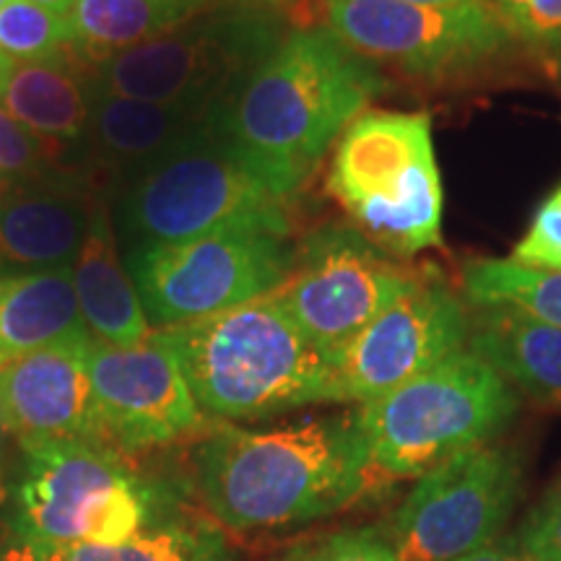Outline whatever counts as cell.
Returning <instances> with one entry per match:
<instances>
[{"label": "cell", "mask_w": 561, "mask_h": 561, "mask_svg": "<svg viewBox=\"0 0 561 561\" xmlns=\"http://www.w3.org/2000/svg\"><path fill=\"white\" fill-rule=\"evenodd\" d=\"M193 479L210 515L231 530L322 520L351 507L371 486L359 413L219 426L193 450Z\"/></svg>", "instance_id": "6da1fadb"}, {"label": "cell", "mask_w": 561, "mask_h": 561, "mask_svg": "<svg viewBox=\"0 0 561 561\" xmlns=\"http://www.w3.org/2000/svg\"><path fill=\"white\" fill-rule=\"evenodd\" d=\"M385 89L377 62L325 26H305L284 34L231 96L219 123L252 170L291 201Z\"/></svg>", "instance_id": "7a4b0ae2"}, {"label": "cell", "mask_w": 561, "mask_h": 561, "mask_svg": "<svg viewBox=\"0 0 561 561\" xmlns=\"http://www.w3.org/2000/svg\"><path fill=\"white\" fill-rule=\"evenodd\" d=\"M157 333L172 346L208 421L242 424L341 403L335 362L273 294Z\"/></svg>", "instance_id": "3957f363"}, {"label": "cell", "mask_w": 561, "mask_h": 561, "mask_svg": "<svg viewBox=\"0 0 561 561\" xmlns=\"http://www.w3.org/2000/svg\"><path fill=\"white\" fill-rule=\"evenodd\" d=\"M219 121L110 195L123 252L237 229L289 237L291 201L252 170Z\"/></svg>", "instance_id": "277c9868"}, {"label": "cell", "mask_w": 561, "mask_h": 561, "mask_svg": "<svg viewBox=\"0 0 561 561\" xmlns=\"http://www.w3.org/2000/svg\"><path fill=\"white\" fill-rule=\"evenodd\" d=\"M9 538L24 546H117L164 520L161 491L115 447L89 439H21Z\"/></svg>", "instance_id": "5b68a950"}, {"label": "cell", "mask_w": 561, "mask_h": 561, "mask_svg": "<svg viewBox=\"0 0 561 561\" xmlns=\"http://www.w3.org/2000/svg\"><path fill=\"white\" fill-rule=\"evenodd\" d=\"M328 191L392 257L442 242V178L426 112L364 110L333 151Z\"/></svg>", "instance_id": "8992f818"}, {"label": "cell", "mask_w": 561, "mask_h": 561, "mask_svg": "<svg viewBox=\"0 0 561 561\" xmlns=\"http://www.w3.org/2000/svg\"><path fill=\"white\" fill-rule=\"evenodd\" d=\"M517 392L471 348L356 409L375 479H421L489 445L517 413Z\"/></svg>", "instance_id": "52a82bcc"}, {"label": "cell", "mask_w": 561, "mask_h": 561, "mask_svg": "<svg viewBox=\"0 0 561 561\" xmlns=\"http://www.w3.org/2000/svg\"><path fill=\"white\" fill-rule=\"evenodd\" d=\"M284 34L278 11L221 0L178 30L89 66L91 79L104 94L224 110Z\"/></svg>", "instance_id": "ba28073f"}, {"label": "cell", "mask_w": 561, "mask_h": 561, "mask_svg": "<svg viewBox=\"0 0 561 561\" xmlns=\"http://www.w3.org/2000/svg\"><path fill=\"white\" fill-rule=\"evenodd\" d=\"M123 257L151 331H161L268 297L291 268L294 244L273 231L237 229Z\"/></svg>", "instance_id": "9c48e42d"}, {"label": "cell", "mask_w": 561, "mask_h": 561, "mask_svg": "<svg viewBox=\"0 0 561 561\" xmlns=\"http://www.w3.org/2000/svg\"><path fill=\"white\" fill-rule=\"evenodd\" d=\"M419 271L396 263L354 224H325L294 248L273 299L339 367L364 328L413 289Z\"/></svg>", "instance_id": "30bf717a"}, {"label": "cell", "mask_w": 561, "mask_h": 561, "mask_svg": "<svg viewBox=\"0 0 561 561\" xmlns=\"http://www.w3.org/2000/svg\"><path fill=\"white\" fill-rule=\"evenodd\" d=\"M322 26L362 58L426 79L486 66L515 39L491 0L473 5L322 0Z\"/></svg>", "instance_id": "8fae6325"}, {"label": "cell", "mask_w": 561, "mask_h": 561, "mask_svg": "<svg viewBox=\"0 0 561 561\" xmlns=\"http://www.w3.org/2000/svg\"><path fill=\"white\" fill-rule=\"evenodd\" d=\"M520 455L481 445L416 479L392 520L401 561H455L502 536L520 496Z\"/></svg>", "instance_id": "7c38bea8"}, {"label": "cell", "mask_w": 561, "mask_h": 561, "mask_svg": "<svg viewBox=\"0 0 561 561\" xmlns=\"http://www.w3.org/2000/svg\"><path fill=\"white\" fill-rule=\"evenodd\" d=\"M471 307L445 278L421 273L413 289L364 328L339 362L341 403L364 405L468 348Z\"/></svg>", "instance_id": "4fadbf2b"}, {"label": "cell", "mask_w": 561, "mask_h": 561, "mask_svg": "<svg viewBox=\"0 0 561 561\" xmlns=\"http://www.w3.org/2000/svg\"><path fill=\"white\" fill-rule=\"evenodd\" d=\"M89 377L110 447L151 450L208 430L180 359L157 331L136 346L91 339Z\"/></svg>", "instance_id": "5bb4252c"}, {"label": "cell", "mask_w": 561, "mask_h": 561, "mask_svg": "<svg viewBox=\"0 0 561 561\" xmlns=\"http://www.w3.org/2000/svg\"><path fill=\"white\" fill-rule=\"evenodd\" d=\"M91 335L34 351L0 369V426L19 439L102 437L89 377Z\"/></svg>", "instance_id": "9a60e30c"}, {"label": "cell", "mask_w": 561, "mask_h": 561, "mask_svg": "<svg viewBox=\"0 0 561 561\" xmlns=\"http://www.w3.org/2000/svg\"><path fill=\"white\" fill-rule=\"evenodd\" d=\"M221 112L198 104L133 100L96 91L91 110V167L102 191L112 195L214 125Z\"/></svg>", "instance_id": "2e32d148"}, {"label": "cell", "mask_w": 561, "mask_h": 561, "mask_svg": "<svg viewBox=\"0 0 561 561\" xmlns=\"http://www.w3.org/2000/svg\"><path fill=\"white\" fill-rule=\"evenodd\" d=\"M70 278L91 339L110 346H136L149 339L151 325L117 242L110 193L96 191L91 198L89 224L70 263Z\"/></svg>", "instance_id": "e0dca14e"}, {"label": "cell", "mask_w": 561, "mask_h": 561, "mask_svg": "<svg viewBox=\"0 0 561 561\" xmlns=\"http://www.w3.org/2000/svg\"><path fill=\"white\" fill-rule=\"evenodd\" d=\"M94 96L89 62L68 55L50 62H16L0 94V107L39 138L91 159Z\"/></svg>", "instance_id": "ac0fdd59"}, {"label": "cell", "mask_w": 561, "mask_h": 561, "mask_svg": "<svg viewBox=\"0 0 561 561\" xmlns=\"http://www.w3.org/2000/svg\"><path fill=\"white\" fill-rule=\"evenodd\" d=\"M94 195L16 191L0 198V278L73 263Z\"/></svg>", "instance_id": "d6986e66"}, {"label": "cell", "mask_w": 561, "mask_h": 561, "mask_svg": "<svg viewBox=\"0 0 561 561\" xmlns=\"http://www.w3.org/2000/svg\"><path fill=\"white\" fill-rule=\"evenodd\" d=\"M468 348L500 371L512 388L561 411L559 328L533 320L512 307H471Z\"/></svg>", "instance_id": "ffe728a7"}, {"label": "cell", "mask_w": 561, "mask_h": 561, "mask_svg": "<svg viewBox=\"0 0 561 561\" xmlns=\"http://www.w3.org/2000/svg\"><path fill=\"white\" fill-rule=\"evenodd\" d=\"M89 335L70 265L0 278V369L34 351Z\"/></svg>", "instance_id": "44dd1931"}, {"label": "cell", "mask_w": 561, "mask_h": 561, "mask_svg": "<svg viewBox=\"0 0 561 561\" xmlns=\"http://www.w3.org/2000/svg\"><path fill=\"white\" fill-rule=\"evenodd\" d=\"M221 0H76L68 13L73 53L89 66L178 30Z\"/></svg>", "instance_id": "7402d4cb"}, {"label": "cell", "mask_w": 561, "mask_h": 561, "mask_svg": "<svg viewBox=\"0 0 561 561\" xmlns=\"http://www.w3.org/2000/svg\"><path fill=\"white\" fill-rule=\"evenodd\" d=\"M0 561H231L224 533L193 517H164L117 546H24L5 541Z\"/></svg>", "instance_id": "603a6c76"}, {"label": "cell", "mask_w": 561, "mask_h": 561, "mask_svg": "<svg viewBox=\"0 0 561 561\" xmlns=\"http://www.w3.org/2000/svg\"><path fill=\"white\" fill-rule=\"evenodd\" d=\"M460 286L471 307H512L561 331V271L536 268L512 257H481L462 268Z\"/></svg>", "instance_id": "cb8c5ba5"}, {"label": "cell", "mask_w": 561, "mask_h": 561, "mask_svg": "<svg viewBox=\"0 0 561 561\" xmlns=\"http://www.w3.org/2000/svg\"><path fill=\"white\" fill-rule=\"evenodd\" d=\"M0 170L24 191L89 193L100 185L87 153L50 144L0 107Z\"/></svg>", "instance_id": "d4e9b609"}, {"label": "cell", "mask_w": 561, "mask_h": 561, "mask_svg": "<svg viewBox=\"0 0 561 561\" xmlns=\"http://www.w3.org/2000/svg\"><path fill=\"white\" fill-rule=\"evenodd\" d=\"M0 53L13 62H50L76 55L68 19L34 0H11L0 9Z\"/></svg>", "instance_id": "484cf974"}, {"label": "cell", "mask_w": 561, "mask_h": 561, "mask_svg": "<svg viewBox=\"0 0 561 561\" xmlns=\"http://www.w3.org/2000/svg\"><path fill=\"white\" fill-rule=\"evenodd\" d=\"M284 561H401L390 536L375 528L333 533L318 543L301 546Z\"/></svg>", "instance_id": "4316f807"}, {"label": "cell", "mask_w": 561, "mask_h": 561, "mask_svg": "<svg viewBox=\"0 0 561 561\" xmlns=\"http://www.w3.org/2000/svg\"><path fill=\"white\" fill-rule=\"evenodd\" d=\"M512 261L561 271V182L533 214L528 231L512 250Z\"/></svg>", "instance_id": "83f0119b"}, {"label": "cell", "mask_w": 561, "mask_h": 561, "mask_svg": "<svg viewBox=\"0 0 561 561\" xmlns=\"http://www.w3.org/2000/svg\"><path fill=\"white\" fill-rule=\"evenodd\" d=\"M512 34L538 47H561V0H491Z\"/></svg>", "instance_id": "f1b7e54d"}, {"label": "cell", "mask_w": 561, "mask_h": 561, "mask_svg": "<svg viewBox=\"0 0 561 561\" xmlns=\"http://www.w3.org/2000/svg\"><path fill=\"white\" fill-rule=\"evenodd\" d=\"M515 538L538 561H561V481L530 512Z\"/></svg>", "instance_id": "f546056e"}, {"label": "cell", "mask_w": 561, "mask_h": 561, "mask_svg": "<svg viewBox=\"0 0 561 561\" xmlns=\"http://www.w3.org/2000/svg\"><path fill=\"white\" fill-rule=\"evenodd\" d=\"M455 561H538V559L525 551L523 543L517 541L515 536H507V538H496V541L481 546V549L466 553V557Z\"/></svg>", "instance_id": "4dcf8cb0"}, {"label": "cell", "mask_w": 561, "mask_h": 561, "mask_svg": "<svg viewBox=\"0 0 561 561\" xmlns=\"http://www.w3.org/2000/svg\"><path fill=\"white\" fill-rule=\"evenodd\" d=\"M34 3L45 5V9L55 11V13H58V16H66L68 19V13H70V9H73L76 0H34Z\"/></svg>", "instance_id": "1f68e13d"}, {"label": "cell", "mask_w": 561, "mask_h": 561, "mask_svg": "<svg viewBox=\"0 0 561 561\" xmlns=\"http://www.w3.org/2000/svg\"><path fill=\"white\" fill-rule=\"evenodd\" d=\"M403 3H419V5H473V3H486V0H403Z\"/></svg>", "instance_id": "d6a6232c"}, {"label": "cell", "mask_w": 561, "mask_h": 561, "mask_svg": "<svg viewBox=\"0 0 561 561\" xmlns=\"http://www.w3.org/2000/svg\"><path fill=\"white\" fill-rule=\"evenodd\" d=\"M240 3H250V5H263V9H271V11H278L284 13L289 9L291 0H240Z\"/></svg>", "instance_id": "836d02e7"}, {"label": "cell", "mask_w": 561, "mask_h": 561, "mask_svg": "<svg viewBox=\"0 0 561 561\" xmlns=\"http://www.w3.org/2000/svg\"><path fill=\"white\" fill-rule=\"evenodd\" d=\"M13 66H16V62H13L11 58H5V55L0 53V94H3V89H5V81H9V76H11Z\"/></svg>", "instance_id": "e575fe53"}, {"label": "cell", "mask_w": 561, "mask_h": 561, "mask_svg": "<svg viewBox=\"0 0 561 561\" xmlns=\"http://www.w3.org/2000/svg\"><path fill=\"white\" fill-rule=\"evenodd\" d=\"M16 191H24V187H19L16 182L9 178V174L0 170V198H5V195H11V193H16Z\"/></svg>", "instance_id": "d590c367"}, {"label": "cell", "mask_w": 561, "mask_h": 561, "mask_svg": "<svg viewBox=\"0 0 561 561\" xmlns=\"http://www.w3.org/2000/svg\"><path fill=\"white\" fill-rule=\"evenodd\" d=\"M9 3H11V0H0V9H5Z\"/></svg>", "instance_id": "8d00e7d4"}]
</instances>
